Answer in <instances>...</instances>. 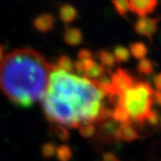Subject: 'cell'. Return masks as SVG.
<instances>
[{"instance_id": "cell-27", "label": "cell", "mask_w": 161, "mask_h": 161, "mask_svg": "<svg viewBox=\"0 0 161 161\" xmlns=\"http://www.w3.org/2000/svg\"><path fill=\"white\" fill-rule=\"evenodd\" d=\"M4 57H5V48L2 45H0V63L2 62Z\"/></svg>"}, {"instance_id": "cell-12", "label": "cell", "mask_w": 161, "mask_h": 161, "mask_svg": "<svg viewBox=\"0 0 161 161\" xmlns=\"http://www.w3.org/2000/svg\"><path fill=\"white\" fill-rule=\"evenodd\" d=\"M106 74V69L105 67L101 65L100 63H95L92 68H90L87 72H86L84 75L86 79L90 80H97L99 78H101L103 75Z\"/></svg>"}, {"instance_id": "cell-1", "label": "cell", "mask_w": 161, "mask_h": 161, "mask_svg": "<svg viewBox=\"0 0 161 161\" xmlns=\"http://www.w3.org/2000/svg\"><path fill=\"white\" fill-rule=\"evenodd\" d=\"M104 97L94 80L51 65L42 106L52 125L76 128L84 123L97 121L99 113L104 107L102 104Z\"/></svg>"}, {"instance_id": "cell-3", "label": "cell", "mask_w": 161, "mask_h": 161, "mask_svg": "<svg viewBox=\"0 0 161 161\" xmlns=\"http://www.w3.org/2000/svg\"><path fill=\"white\" fill-rule=\"evenodd\" d=\"M153 91L149 84L136 82L120 95L119 105L128 113L131 120L142 124L152 110Z\"/></svg>"}, {"instance_id": "cell-13", "label": "cell", "mask_w": 161, "mask_h": 161, "mask_svg": "<svg viewBox=\"0 0 161 161\" xmlns=\"http://www.w3.org/2000/svg\"><path fill=\"white\" fill-rule=\"evenodd\" d=\"M114 56V59H116L117 62L122 63V62H127L130 59V51L123 47V46H118L114 49V53H113Z\"/></svg>"}, {"instance_id": "cell-23", "label": "cell", "mask_w": 161, "mask_h": 161, "mask_svg": "<svg viewBox=\"0 0 161 161\" xmlns=\"http://www.w3.org/2000/svg\"><path fill=\"white\" fill-rule=\"evenodd\" d=\"M92 55H93L92 53H91L89 50L82 49V50H80L79 53H78V58H79V60H84V59L91 58Z\"/></svg>"}, {"instance_id": "cell-11", "label": "cell", "mask_w": 161, "mask_h": 161, "mask_svg": "<svg viewBox=\"0 0 161 161\" xmlns=\"http://www.w3.org/2000/svg\"><path fill=\"white\" fill-rule=\"evenodd\" d=\"M97 57L100 60V64L104 67H114L116 65V59L113 53L106 51V50H101L97 53Z\"/></svg>"}, {"instance_id": "cell-7", "label": "cell", "mask_w": 161, "mask_h": 161, "mask_svg": "<svg viewBox=\"0 0 161 161\" xmlns=\"http://www.w3.org/2000/svg\"><path fill=\"white\" fill-rule=\"evenodd\" d=\"M64 41L70 46H78L80 44H82L84 40V35L83 32L80 28L77 27H69L66 28L64 35H63Z\"/></svg>"}, {"instance_id": "cell-9", "label": "cell", "mask_w": 161, "mask_h": 161, "mask_svg": "<svg viewBox=\"0 0 161 161\" xmlns=\"http://www.w3.org/2000/svg\"><path fill=\"white\" fill-rule=\"evenodd\" d=\"M130 53L137 59H143L147 53V48L143 42H134L130 45Z\"/></svg>"}, {"instance_id": "cell-16", "label": "cell", "mask_w": 161, "mask_h": 161, "mask_svg": "<svg viewBox=\"0 0 161 161\" xmlns=\"http://www.w3.org/2000/svg\"><path fill=\"white\" fill-rule=\"evenodd\" d=\"M96 62L92 59V58H87V59H84V60H78L74 63V67L75 69L80 72V73H86L87 72L90 68H92L94 66Z\"/></svg>"}, {"instance_id": "cell-6", "label": "cell", "mask_w": 161, "mask_h": 161, "mask_svg": "<svg viewBox=\"0 0 161 161\" xmlns=\"http://www.w3.org/2000/svg\"><path fill=\"white\" fill-rule=\"evenodd\" d=\"M33 25L40 32H49L53 28L54 17L52 14L44 13L37 16L33 20Z\"/></svg>"}, {"instance_id": "cell-5", "label": "cell", "mask_w": 161, "mask_h": 161, "mask_svg": "<svg viewBox=\"0 0 161 161\" xmlns=\"http://www.w3.org/2000/svg\"><path fill=\"white\" fill-rule=\"evenodd\" d=\"M156 0H131L129 1L130 10L141 18H145L147 14L152 13L157 6Z\"/></svg>"}, {"instance_id": "cell-24", "label": "cell", "mask_w": 161, "mask_h": 161, "mask_svg": "<svg viewBox=\"0 0 161 161\" xmlns=\"http://www.w3.org/2000/svg\"><path fill=\"white\" fill-rule=\"evenodd\" d=\"M102 161H120L114 153H105L102 156Z\"/></svg>"}, {"instance_id": "cell-20", "label": "cell", "mask_w": 161, "mask_h": 161, "mask_svg": "<svg viewBox=\"0 0 161 161\" xmlns=\"http://www.w3.org/2000/svg\"><path fill=\"white\" fill-rule=\"evenodd\" d=\"M53 131L61 141H67L69 139V132L64 126L53 125Z\"/></svg>"}, {"instance_id": "cell-8", "label": "cell", "mask_w": 161, "mask_h": 161, "mask_svg": "<svg viewBox=\"0 0 161 161\" xmlns=\"http://www.w3.org/2000/svg\"><path fill=\"white\" fill-rule=\"evenodd\" d=\"M58 15L64 24H71L78 17V10L72 4L65 3L60 6Z\"/></svg>"}, {"instance_id": "cell-19", "label": "cell", "mask_w": 161, "mask_h": 161, "mask_svg": "<svg viewBox=\"0 0 161 161\" xmlns=\"http://www.w3.org/2000/svg\"><path fill=\"white\" fill-rule=\"evenodd\" d=\"M113 4L114 8H116L117 12L121 17H125L128 14L129 11H131L129 1H125V0H122V1H113Z\"/></svg>"}, {"instance_id": "cell-10", "label": "cell", "mask_w": 161, "mask_h": 161, "mask_svg": "<svg viewBox=\"0 0 161 161\" xmlns=\"http://www.w3.org/2000/svg\"><path fill=\"white\" fill-rule=\"evenodd\" d=\"M112 119L116 120L117 122L120 123H125V122H130L132 121L128 113L125 111L121 106L118 105L114 107V109L112 111Z\"/></svg>"}, {"instance_id": "cell-17", "label": "cell", "mask_w": 161, "mask_h": 161, "mask_svg": "<svg viewBox=\"0 0 161 161\" xmlns=\"http://www.w3.org/2000/svg\"><path fill=\"white\" fill-rule=\"evenodd\" d=\"M137 67H138V71L144 75H147V76L151 75L153 72V64L152 60L146 58V57L139 60Z\"/></svg>"}, {"instance_id": "cell-25", "label": "cell", "mask_w": 161, "mask_h": 161, "mask_svg": "<svg viewBox=\"0 0 161 161\" xmlns=\"http://www.w3.org/2000/svg\"><path fill=\"white\" fill-rule=\"evenodd\" d=\"M153 84H154V86L156 87V90L161 91V73H158L154 76Z\"/></svg>"}, {"instance_id": "cell-26", "label": "cell", "mask_w": 161, "mask_h": 161, "mask_svg": "<svg viewBox=\"0 0 161 161\" xmlns=\"http://www.w3.org/2000/svg\"><path fill=\"white\" fill-rule=\"evenodd\" d=\"M153 100L154 103H156L157 105L161 106V91H160V90H155V91H153Z\"/></svg>"}, {"instance_id": "cell-18", "label": "cell", "mask_w": 161, "mask_h": 161, "mask_svg": "<svg viewBox=\"0 0 161 161\" xmlns=\"http://www.w3.org/2000/svg\"><path fill=\"white\" fill-rule=\"evenodd\" d=\"M79 132L84 138H90L96 130L94 123H84L79 126Z\"/></svg>"}, {"instance_id": "cell-4", "label": "cell", "mask_w": 161, "mask_h": 161, "mask_svg": "<svg viewBox=\"0 0 161 161\" xmlns=\"http://www.w3.org/2000/svg\"><path fill=\"white\" fill-rule=\"evenodd\" d=\"M158 27V19L152 18H141L139 19L134 25L135 31L139 35L147 37L149 41L153 40V37L157 31Z\"/></svg>"}, {"instance_id": "cell-21", "label": "cell", "mask_w": 161, "mask_h": 161, "mask_svg": "<svg viewBox=\"0 0 161 161\" xmlns=\"http://www.w3.org/2000/svg\"><path fill=\"white\" fill-rule=\"evenodd\" d=\"M56 146L53 143H46L42 147V154L46 158H51L55 155Z\"/></svg>"}, {"instance_id": "cell-2", "label": "cell", "mask_w": 161, "mask_h": 161, "mask_svg": "<svg viewBox=\"0 0 161 161\" xmlns=\"http://www.w3.org/2000/svg\"><path fill=\"white\" fill-rule=\"evenodd\" d=\"M51 65L32 49H17L0 63V89L20 107H30L43 99L49 84Z\"/></svg>"}, {"instance_id": "cell-22", "label": "cell", "mask_w": 161, "mask_h": 161, "mask_svg": "<svg viewBox=\"0 0 161 161\" xmlns=\"http://www.w3.org/2000/svg\"><path fill=\"white\" fill-rule=\"evenodd\" d=\"M160 114L155 111V110H151V112L148 113V114L147 116L146 121H147L151 125H158L160 123Z\"/></svg>"}, {"instance_id": "cell-15", "label": "cell", "mask_w": 161, "mask_h": 161, "mask_svg": "<svg viewBox=\"0 0 161 161\" xmlns=\"http://www.w3.org/2000/svg\"><path fill=\"white\" fill-rule=\"evenodd\" d=\"M72 151L71 148L66 145H61L56 147L55 156L59 161H70L72 158Z\"/></svg>"}, {"instance_id": "cell-28", "label": "cell", "mask_w": 161, "mask_h": 161, "mask_svg": "<svg viewBox=\"0 0 161 161\" xmlns=\"http://www.w3.org/2000/svg\"><path fill=\"white\" fill-rule=\"evenodd\" d=\"M160 125H161V119H160Z\"/></svg>"}, {"instance_id": "cell-14", "label": "cell", "mask_w": 161, "mask_h": 161, "mask_svg": "<svg viewBox=\"0 0 161 161\" xmlns=\"http://www.w3.org/2000/svg\"><path fill=\"white\" fill-rule=\"evenodd\" d=\"M56 66L58 68H60L61 70H63L65 72H68V73H72L74 71V69H75L73 60L69 56L64 55V54H62V55H60L58 57Z\"/></svg>"}]
</instances>
